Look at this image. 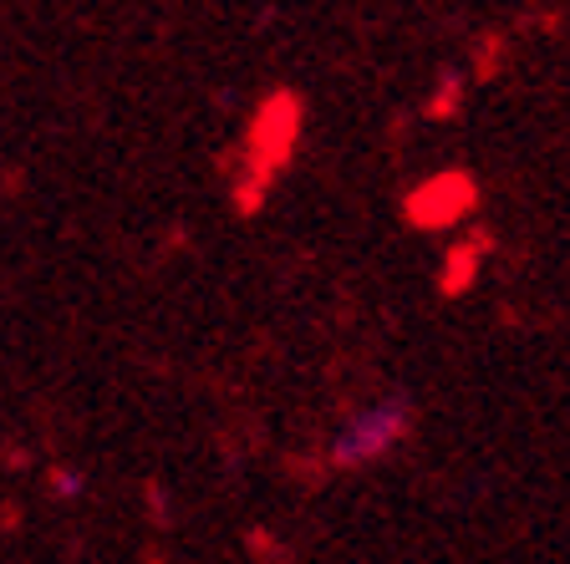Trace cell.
Here are the masks:
<instances>
[{
	"label": "cell",
	"mask_w": 570,
	"mask_h": 564,
	"mask_svg": "<svg viewBox=\"0 0 570 564\" xmlns=\"http://www.w3.org/2000/svg\"><path fill=\"white\" fill-rule=\"evenodd\" d=\"M407 433H413V407H407L403 397H372L336 427L326 458H332V468H342V473L372 468V463L392 458V453L407 443Z\"/></svg>",
	"instance_id": "cell-1"
},
{
	"label": "cell",
	"mask_w": 570,
	"mask_h": 564,
	"mask_svg": "<svg viewBox=\"0 0 570 564\" xmlns=\"http://www.w3.org/2000/svg\"><path fill=\"white\" fill-rule=\"evenodd\" d=\"M51 488H57L61 498H77L87 488V478L82 473H71V468H51Z\"/></svg>",
	"instance_id": "cell-2"
}]
</instances>
